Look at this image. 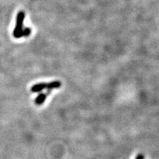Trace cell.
Segmentation results:
<instances>
[{"label": "cell", "mask_w": 159, "mask_h": 159, "mask_svg": "<svg viewBox=\"0 0 159 159\" xmlns=\"http://www.w3.org/2000/svg\"><path fill=\"white\" fill-rule=\"evenodd\" d=\"M25 12L20 11L17 15L16 19V27L14 31H13V35L15 38H21V33L23 31V23L24 20H25Z\"/></svg>", "instance_id": "obj_1"}, {"label": "cell", "mask_w": 159, "mask_h": 159, "mask_svg": "<svg viewBox=\"0 0 159 159\" xmlns=\"http://www.w3.org/2000/svg\"><path fill=\"white\" fill-rule=\"evenodd\" d=\"M45 89H47V83H41L33 85V86L32 87L31 91H33V92H39V91H41Z\"/></svg>", "instance_id": "obj_2"}, {"label": "cell", "mask_w": 159, "mask_h": 159, "mask_svg": "<svg viewBox=\"0 0 159 159\" xmlns=\"http://www.w3.org/2000/svg\"><path fill=\"white\" fill-rule=\"evenodd\" d=\"M47 94H45V93H41L39 94V96L36 97V99H35V102L36 103L37 105H41L44 102L46 98H47Z\"/></svg>", "instance_id": "obj_3"}, {"label": "cell", "mask_w": 159, "mask_h": 159, "mask_svg": "<svg viewBox=\"0 0 159 159\" xmlns=\"http://www.w3.org/2000/svg\"><path fill=\"white\" fill-rule=\"evenodd\" d=\"M61 83L60 81H53V82H50L49 83H47V89L49 90L53 89H57L61 87Z\"/></svg>", "instance_id": "obj_4"}, {"label": "cell", "mask_w": 159, "mask_h": 159, "mask_svg": "<svg viewBox=\"0 0 159 159\" xmlns=\"http://www.w3.org/2000/svg\"><path fill=\"white\" fill-rule=\"evenodd\" d=\"M30 33H31V29L27 27V28L23 30L22 33H21V36H27V35H29Z\"/></svg>", "instance_id": "obj_5"}, {"label": "cell", "mask_w": 159, "mask_h": 159, "mask_svg": "<svg viewBox=\"0 0 159 159\" xmlns=\"http://www.w3.org/2000/svg\"><path fill=\"white\" fill-rule=\"evenodd\" d=\"M136 159H144V156H142V155H139L138 156L136 157Z\"/></svg>", "instance_id": "obj_6"}]
</instances>
